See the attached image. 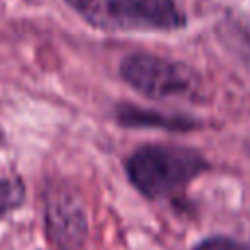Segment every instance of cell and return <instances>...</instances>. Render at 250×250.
I'll return each instance as SVG.
<instances>
[{
    "instance_id": "1",
    "label": "cell",
    "mask_w": 250,
    "mask_h": 250,
    "mask_svg": "<svg viewBox=\"0 0 250 250\" xmlns=\"http://www.w3.org/2000/svg\"><path fill=\"white\" fill-rule=\"evenodd\" d=\"M203 168L205 158L197 150L178 145H146L127 160L131 184L150 199L176 193Z\"/></svg>"
},
{
    "instance_id": "2",
    "label": "cell",
    "mask_w": 250,
    "mask_h": 250,
    "mask_svg": "<svg viewBox=\"0 0 250 250\" xmlns=\"http://www.w3.org/2000/svg\"><path fill=\"white\" fill-rule=\"evenodd\" d=\"M90 25L105 31H170L184 25L174 0H66Z\"/></svg>"
},
{
    "instance_id": "3",
    "label": "cell",
    "mask_w": 250,
    "mask_h": 250,
    "mask_svg": "<svg viewBox=\"0 0 250 250\" xmlns=\"http://www.w3.org/2000/svg\"><path fill=\"white\" fill-rule=\"evenodd\" d=\"M119 70L133 90L154 100L186 98L197 88L195 76L186 64L158 55H129L121 61Z\"/></svg>"
},
{
    "instance_id": "4",
    "label": "cell",
    "mask_w": 250,
    "mask_h": 250,
    "mask_svg": "<svg viewBox=\"0 0 250 250\" xmlns=\"http://www.w3.org/2000/svg\"><path fill=\"white\" fill-rule=\"evenodd\" d=\"M47 229L61 250H74L86 234V219L74 199L57 195L47 207Z\"/></svg>"
},
{
    "instance_id": "5",
    "label": "cell",
    "mask_w": 250,
    "mask_h": 250,
    "mask_svg": "<svg viewBox=\"0 0 250 250\" xmlns=\"http://www.w3.org/2000/svg\"><path fill=\"white\" fill-rule=\"evenodd\" d=\"M23 197H25V189H23L21 182L2 178L0 180V217L10 213L12 209L20 207Z\"/></svg>"
},
{
    "instance_id": "6",
    "label": "cell",
    "mask_w": 250,
    "mask_h": 250,
    "mask_svg": "<svg viewBox=\"0 0 250 250\" xmlns=\"http://www.w3.org/2000/svg\"><path fill=\"white\" fill-rule=\"evenodd\" d=\"M193 250H250V248H246L244 244H240L236 240H230L225 236H215V238H207V240L199 242Z\"/></svg>"
},
{
    "instance_id": "7",
    "label": "cell",
    "mask_w": 250,
    "mask_h": 250,
    "mask_svg": "<svg viewBox=\"0 0 250 250\" xmlns=\"http://www.w3.org/2000/svg\"><path fill=\"white\" fill-rule=\"evenodd\" d=\"M2 141H4V133H2V129H0V145H2Z\"/></svg>"
}]
</instances>
